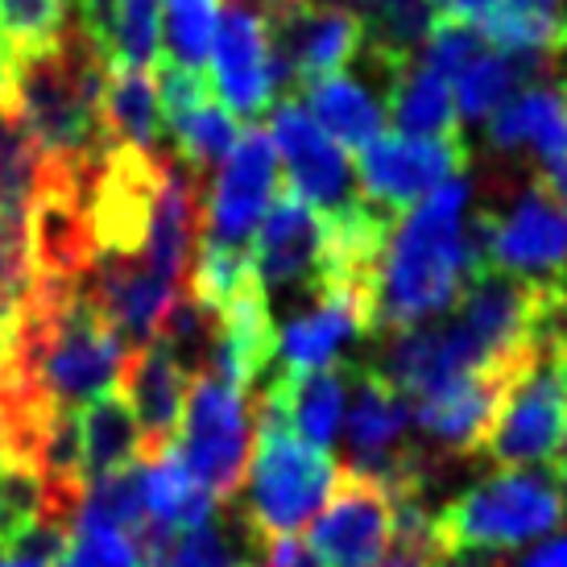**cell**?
<instances>
[{
  "instance_id": "26",
  "label": "cell",
  "mask_w": 567,
  "mask_h": 567,
  "mask_svg": "<svg viewBox=\"0 0 567 567\" xmlns=\"http://www.w3.org/2000/svg\"><path fill=\"white\" fill-rule=\"evenodd\" d=\"M237 137H240L237 116L224 109L220 100H207L204 109H195L190 116H183V121L171 128V154L183 162L199 183H207V174L233 154Z\"/></svg>"
},
{
  "instance_id": "12",
  "label": "cell",
  "mask_w": 567,
  "mask_h": 567,
  "mask_svg": "<svg viewBox=\"0 0 567 567\" xmlns=\"http://www.w3.org/2000/svg\"><path fill=\"white\" fill-rule=\"evenodd\" d=\"M252 269L266 295L295 286H307L316 295L328 278V224L290 187L274 195L252 233Z\"/></svg>"
},
{
  "instance_id": "32",
  "label": "cell",
  "mask_w": 567,
  "mask_h": 567,
  "mask_svg": "<svg viewBox=\"0 0 567 567\" xmlns=\"http://www.w3.org/2000/svg\"><path fill=\"white\" fill-rule=\"evenodd\" d=\"M261 559H266L269 567H319V559L307 547H302L299 538H274V543H266L261 547Z\"/></svg>"
},
{
  "instance_id": "5",
  "label": "cell",
  "mask_w": 567,
  "mask_h": 567,
  "mask_svg": "<svg viewBox=\"0 0 567 567\" xmlns=\"http://www.w3.org/2000/svg\"><path fill=\"white\" fill-rule=\"evenodd\" d=\"M266 21L278 100L340 75L361 59L364 30L340 0H257Z\"/></svg>"
},
{
  "instance_id": "38",
  "label": "cell",
  "mask_w": 567,
  "mask_h": 567,
  "mask_svg": "<svg viewBox=\"0 0 567 567\" xmlns=\"http://www.w3.org/2000/svg\"><path fill=\"white\" fill-rule=\"evenodd\" d=\"M237 567H269L266 559H245V564H237Z\"/></svg>"
},
{
  "instance_id": "41",
  "label": "cell",
  "mask_w": 567,
  "mask_h": 567,
  "mask_svg": "<svg viewBox=\"0 0 567 567\" xmlns=\"http://www.w3.org/2000/svg\"><path fill=\"white\" fill-rule=\"evenodd\" d=\"M564 456H567V447H564Z\"/></svg>"
},
{
  "instance_id": "9",
  "label": "cell",
  "mask_w": 567,
  "mask_h": 567,
  "mask_svg": "<svg viewBox=\"0 0 567 567\" xmlns=\"http://www.w3.org/2000/svg\"><path fill=\"white\" fill-rule=\"evenodd\" d=\"M269 142L278 150V162L286 166V187L316 207L323 220H340L364 204L348 154L311 121L299 95H286L274 104Z\"/></svg>"
},
{
  "instance_id": "40",
  "label": "cell",
  "mask_w": 567,
  "mask_h": 567,
  "mask_svg": "<svg viewBox=\"0 0 567 567\" xmlns=\"http://www.w3.org/2000/svg\"><path fill=\"white\" fill-rule=\"evenodd\" d=\"M559 286H564V290H567V269H564V278H559Z\"/></svg>"
},
{
  "instance_id": "18",
  "label": "cell",
  "mask_w": 567,
  "mask_h": 567,
  "mask_svg": "<svg viewBox=\"0 0 567 567\" xmlns=\"http://www.w3.org/2000/svg\"><path fill=\"white\" fill-rule=\"evenodd\" d=\"M190 381H195V373L174 357V348L166 340H150L145 348L128 352L125 373H121V390H125L128 410H133V419L142 426L145 460L166 452L178 440Z\"/></svg>"
},
{
  "instance_id": "30",
  "label": "cell",
  "mask_w": 567,
  "mask_h": 567,
  "mask_svg": "<svg viewBox=\"0 0 567 567\" xmlns=\"http://www.w3.org/2000/svg\"><path fill=\"white\" fill-rule=\"evenodd\" d=\"M162 63V0H121L112 66L150 71Z\"/></svg>"
},
{
  "instance_id": "31",
  "label": "cell",
  "mask_w": 567,
  "mask_h": 567,
  "mask_svg": "<svg viewBox=\"0 0 567 567\" xmlns=\"http://www.w3.org/2000/svg\"><path fill=\"white\" fill-rule=\"evenodd\" d=\"M42 522V481L25 464L0 468V551Z\"/></svg>"
},
{
  "instance_id": "16",
  "label": "cell",
  "mask_w": 567,
  "mask_h": 567,
  "mask_svg": "<svg viewBox=\"0 0 567 567\" xmlns=\"http://www.w3.org/2000/svg\"><path fill=\"white\" fill-rule=\"evenodd\" d=\"M83 290L125 352H137L150 340H158L162 319L178 299V290L158 278L142 257H95V266L83 278Z\"/></svg>"
},
{
  "instance_id": "8",
  "label": "cell",
  "mask_w": 567,
  "mask_h": 567,
  "mask_svg": "<svg viewBox=\"0 0 567 567\" xmlns=\"http://www.w3.org/2000/svg\"><path fill=\"white\" fill-rule=\"evenodd\" d=\"M394 522L398 497L385 481L340 468L331 497L311 518L307 551L316 555L319 567H381L394 543Z\"/></svg>"
},
{
  "instance_id": "24",
  "label": "cell",
  "mask_w": 567,
  "mask_h": 567,
  "mask_svg": "<svg viewBox=\"0 0 567 567\" xmlns=\"http://www.w3.org/2000/svg\"><path fill=\"white\" fill-rule=\"evenodd\" d=\"M104 128L116 145H133L145 154H162L166 150V128H162V104L158 83L150 80V71H133V66H109L104 80Z\"/></svg>"
},
{
  "instance_id": "4",
  "label": "cell",
  "mask_w": 567,
  "mask_h": 567,
  "mask_svg": "<svg viewBox=\"0 0 567 567\" xmlns=\"http://www.w3.org/2000/svg\"><path fill=\"white\" fill-rule=\"evenodd\" d=\"M567 518V502L555 476L522 468H497L476 481L431 518L443 555L456 551H509L522 543L555 535Z\"/></svg>"
},
{
  "instance_id": "36",
  "label": "cell",
  "mask_w": 567,
  "mask_h": 567,
  "mask_svg": "<svg viewBox=\"0 0 567 567\" xmlns=\"http://www.w3.org/2000/svg\"><path fill=\"white\" fill-rule=\"evenodd\" d=\"M4 95H9V54H4V42H0V109H4Z\"/></svg>"
},
{
  "instance_id": "34",
  "label": "cell",
  "mask_w": 567,
  "mask_h": 567,
  "mask_svg": "<svg viewBox=\"0 0 567 567\" xmlns=\"http://www.w3.org/2000/svg\"><path fill=\"white\" fill-rule=\"evenodd\" d=\"M431 4V13L443 17V21H476V17L485 13L488 4H497V0H426Z\"/></svg>"
},
{
  "instance_id": "6",
  "label": "cell",
  "mask_w": 567,
  "mask_h": 567,
  "mask_svg": "<svg viewBox=\"0 0 567 567\" xmlns=\"http://www.w3.org/2000/svg\"><path fill=\"white\" fill-rule=\"evenodd\" d=\"M174 447L190 468V476L216 502L233 505L252 452L249 394L228 385V381L212 378V373H199L190 381L187 410H183V426H178Z\"/></svg>"
},
{
  "instance_id": "28",
  "label": "cell",
  "mask_w": 567,
  "mask_h": 567,
  "mask_svg": "<svg viewBox=\"0 0 567 567\" xmlns=\"http://www.w3.org/2000/svg\"><path fill=\"white\" fill-rule=\"evenodd\" d=\"M224 0H162L166 59L183 66H207Z\"/></svg>"
},
{
  "instance_id": "15",
  "label": "cell",
  "mask_w": 567,
  "mask_h": 567,
  "mask_svg": "<svg viewBox=\"0 0 567 567\" xmlns=\"http://www.w3.org/2000/svg\"><path fill=\"white\" fill-rule=\"evenodd\" d=\"M361 59H364V75H357L348 66L340 75H328V80H319L299 92L302 109L311 112V121L344 154H361L364 145L378 142L381 133H385V121H390V109H385L390 83L410 66V63L406 66L385 63V59L369 54V50H361Z\"/></svg>"
},
{
  "instance_id": "11",
  "label": "cell",
  "mask_w": 567,
  "mask_h": 567,
  "mask_svg": "<svg viewBox=\"0 0 567 567\" xmlns=\"http://www.w3.org/2000/svg\"><path fill=\"white\" fill-rule=\"evenodd\" d=\"M567 447V390L555 373L551 357L526 373V378L502 398L497 419L488 426L481 456L497 468H530V464H555Z\"/></svg>"
},
{
  "instance_id": "19",
  "label": "cell",
  "mask_w": 567,
  "mask_h": 567,
  "mask_svg": "<svg viewBox=\"0 0 567 567\" xmlns=\"http://www.w3.org/2000/svg\"><path fill=\"white\" fill-rule=\"evenodd\" d=\"M274 357H278V328H274L269 295L261 282H252L216 311V336H212L204 373L249 394L257 381L269 378Z\"/></svg>"
},
{
  "instance_id": "37",
  "label": "cell",
  "mask_w": 567,
  "mask_h": 567,
  "mask_svg": "<svg viewBox=\"0 0 567 567\" xmlns=\"http://www.w3.org/2000/svg\"><path fill=\"white\" fill-rule=\"evenodd\" d=\"M551 476H555V485H559V493L567 497V456H559L551 464Z\"/></svg>"
},
{
  "instance_id": "25",
  "label": "cell",
  "mask_w": 567,
  "mask_h": 567,
  "mask_svg": "<svg viewBox=\"0 0 567 567\" xmlns=\"http://www.w3.org/2000/svg\"><path fill=\"white\" fill-rule=\"evenodd\" d=\"M543 66L547 63H538L530 54H502V50L485 47L452 80L460 121H488L493 112L502 109V104H509L526 83L535 80Z\"/></svg>"
},
{
  "instance_id": "35",
  "label": "cell",
  "mask_w": 567,
  "mask_h": 567,
  "mask_svg": "<svg viewBox=\"0 0 567 567\" xmlns=\"http://www.w3.org/2000/svg\"><path fill=\"white\" fill-rule=\"evenodd\" d=\"M518 567H564V559H559V543H551V547H543V551L526 555Z\"/></svg>"
},
{
  "instance_id": "27",
  "label": "cell",
  "mask_w": 567,
  "mask_h": 567,
  "mask_svg": "<svg viewBox=\"0 0 567 567\" xmlns=\"http://www.w3.org/2000/svg\"><path fill=\"white\" fill-rule=\"evenodd\" d=\"M71 30V0H0V38L9 59L59 47Z\"/></svg>"
},
{
  "instance_id": "39",
  "label": "cell",
  "mask_w": 567,
  "mask_h": 567,
  "mask_svg": "<svg viewBox=\"0 0 567 567\" xmlns=\"http://www.w3.org/2000/svg\"><path fill=\"white\" fill-rule=\"evenodd\" d=\"M559 559H564V567H567V538H559Z\"/></svg>"
},
{
  "instance_id": "14",
  "label": "cell",
  "mask_w": 567,
  "mask_h": 567,
  "mask_svg": "<svg viewBox=\"0 0 567 567\" xmlns=\"http://www.w3.org/2000/svg\"><path fill=\"white\" fill-rule=\"evenodd\" d=\"M212 92L233 116H261L278 104L274 63H269L266 21L252 0H224L216 42H212Z\"/></svg>"
},
{
  "instance_id": "3",
  "label": "cell",
  "mask_w": 567,
  "mask_h": 567,
  "mask_svg": "<svg viewBox=\"0 0 567 567\" xmlns=\"http://www.w3.org/2000/svg\"><path fill=\"white\" fill-rule=\"evenodd\" d=\"M252 431L257 440L233 505L245 526V538L261 551L274 538L299 535L316 518L340 481V464L331 452L302 440L266 402H257L252 410Z\"/></svg>"
},
{
  "instance_id": "17",
  "label": "cell",
  "mask_w": 567,
  "mask_h": 567,
  "mask_svg": "<svg viewBox=\"0 0 567 567\" xmlns=\"http://www.w3.org/2000/svg\"><path fill=\"white\" fill-rule=\"evenodd\" d=\"M530 373V369H526ZM526 373H509V369H476L464 378L447 381L440 394H431L426 402H419L414 419L431 440L440 443L443 452L452 456H481L488 426L497 419L502 398L518 385Z\"/></svg>"
},
{
  "instance_id": "1",
  "label": "cell",
  "mask_w": 567,
  "mask_h": 567,
  "mask_svg": "<svg viewBox=\"0 0 567 567\" xmlns=\"http://www.w3.org/2000/svg\"><path fill=\"white\" fill-rule=\"evenodd\" d=\"M104 80L109 63L83 42L75 25L59 47L9 59L4 109L21 121L50 171H66L87 183L109 154L112 137L100 112Z\"/></svg>"
},
{
  "instance_id": "20",
  "label": "cell",
  "mask_w": 567,
  "mask_h": 567,
  "mask_svg": "<svg viewBox=\"0 0 567 567\" xmlns=\"http://www.w3.org/2000/svg\"><path fill=\"white\" fill-rule=\"evenodd\" d=\"M473 25L502 54H530L547 66L567 59V0H497Z\"/></svg>"
},
{
  "instance_id": "21",
  "label": "cell",
  "mask_w": 567,
  "mask_h": 567,
  "mask_svg": "<svg viewBox=\"0 0 567 567\" xmlns=\"http://www.w3.org/2000/svg\"><path fill=\"white\" fill-rule=\"evenodd\" d=\"M142 497H145V522L166 535H183L190 526H204L216 518V497L207 493L190 468L183 464L178 447H166L158 456L142 460Z\"/></svg>"
},
{
  "instance_id": "2",
  "label": "cell",
  "mask_w": 567,
  "mask_h": 567,
  "mask_svg": "<svg viewBox=\"0 0 567 567\" xmlns=\"http://www.w3.org/2000/svg\"><path fill=\"white\" fill-rule=\"evenodd\" d=\"M468 183L452 178L394 224L378 274V336L423 328L456 307L464 290Z\"/></svg>"
},
{
  "instance_id": "33",
  "label": "cell",
  "mask_w": 567,
  "mask_h": 567,
  "mask_svg": "<svg viewBox=\"0 0 567 567\" xmlns=\"http://www.w3.org/2000/svg\"><path fill=\"white\" fill-rule=\"evenodd\" d=\"M17 311H21V299H17L9 286H0V373L13 357V336H17Z\"/></svg>"
},
{
  "instance_id": "23",
  "label": "cell",
  "mask_w": 567,
  "mask_h": 567,
  "mask_svg": "<svg viewBox=\"0 0 567 567\" xmlns=\"http://www.w3.org/2000/svg\"><path fill=\"white\" fill-rule=\"evenodd\" d=\"M75 414H80V447L87 485L145 460L142 426L133 419L125 394H100L83 410H75Z\"/></svg>"
},
{
  "instance_id": "7",
  "label": "cell",
  "mask_w": 567,
  "mask_h": 567,
  "mask_svg": "<svg viewBox=\"0 0 567 567\" xmlns=\"http://www.w3.org/2000/svg\"><path fill=\"white\" fill-rule=\"evenodd\" d=\"M468 171L464 137H414V133H381L357 154V190L385 220H402L452 178Z\"/></svg>"
},
{
  "instance_id": "13",
  "label": "cell",
  "mask_w": 567,
  "mask_h": 567,
  "mask_svg": "<svg viewBox=\"0 0 567 567\" xmlns=\"http://www.w3.org/2000/svg\"><path fill=\"white\" fill-rule=\"evenodd\" d=\"M488 257L493 269H505L522 282H559L567 269V207L535 178L505 212H493Z\"/></svg>"
},
{
  "instance_id": "29",
  "label": "cell",
  "mask_w": 567,
  "mask_h": 567,
  "mask_svg": "<svg viewBox=\"0 0 567 567\" xmlns=\"http://www.w3.org/2000/svg\"><path fill=\"white\" fill-rule=\"evenodd\" d=\"M54 567H150L137 535L100 518H75Z\"/></svg>"
},
{
  "instance_id": "10",
  "label": "cell",
  "mask_w": 567,
  "mask_h": 567,
  "mask_svg": "<svg viewBox=\"0 0 567 567\" xmlns=\"http://www.w3.org/2000/svg\"><path fill=\"white\" fill-rule=\"evenodd\" d=\"M282 190V162L266 128H240L233 154L216 166V178L204 183V220L199 237L216 245L249 249L257 224Z\"/></svg>"
},
{
  "instance_id": "22",
  "label": "cell",
  "mask_w": 567,
  "mask_h": 567,
  "mask_svg": "<svg viewBox=\"0 0 567 567\" xmlns=\"http://www.w3.org/2000/svg\"><path fill=\"white\" fill-rule=\"evenodd\" d=\"M385 109H390V121L398 125V133H414V137H464V121H460L452 80L440 75L435 66H426L423 59H414L390 83Z\"/></svg>"
}]
</instances>
